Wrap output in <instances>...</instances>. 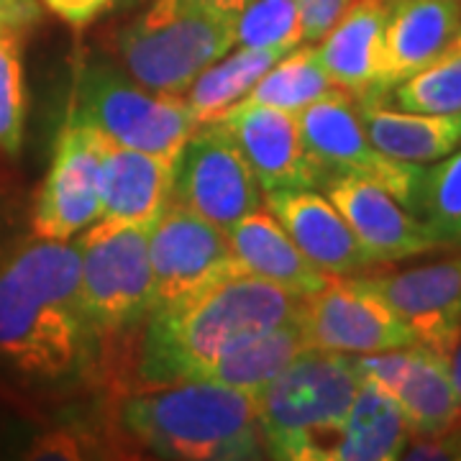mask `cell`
<instances>
[{"label": "cell", "mask_w": 461, "mask_h": 461, "mask_svg": "<svg viewBox=\"0 0 461 461\" xmlns=\"http://www.w3.org/2000/svg\"><path fill=\"white\" fill-rule=\"evenodd\" d=\"M412 433L393 397L362 382L346 415L333 461L402 459Z\"/></svg>", "instance_id": "obj_23"}, {"label": "cell", "mask_w": 461, "mask_h": 461, "mask_svg": "<svg viewBox=\"0 0 461 461\" xmlns=\"http://www.w3.org/2000/svg\"><path fill=\"white\" fill-rule=\"evenodd\" d=\"M387 14L390 0H348L344 14L315 47L330 83L357 100L375 98Z\"/></svg>", "instance_id": "obj_19"}, {"label": "cell", "mask_w": 461, "mask_h": 461, "mask_svg": "<svg viewBox=\"0 0 461 461\" xmlns=\"http://www.w3.org/2000/svg\"><path fill=\"white\" fill-rule=\"evenodd\" d=\"M323 190L375 264L402 262L438 249L429 229L375 182L336 175L323 182Z\"/></svg>", "instance_id": "obj_15"}, {"label": "cell", "mask_w": 461, "mask_h": 461, "mask_svg": "<svg viewBox=\"0 0 461 461\" xmlns=\"http://www.w3.org/2000/svg\"><path fill=\"white\" fill-rule=\"evenodd\" d=\"M149 259L157 308L175 305L241 272L229 233L203 215L169 203L149 230Z\"/></svg>", "instance_id": "obj_11"}, {"label": "cell", "mask_w": 461, "mask_h": 461, "mask_svg": "<svg viewBox=\"0 0 461 461\" xmlns=\"http://www.w3.org/2000/svg\"><path fill=\"white\" fill-rule=\"evenodd\" d=\"M461 26V0H390L375 98L420 72Z\"/></svg>", "instance_id": "obj_17"}, {"label": "cell", "mask_w": 461, "mask_h": 461, "mask_svg": "<svg viewBox=\"0 0 461 461\" xmlns=\"http://www.w3.org/2000/svg\"><path fill=\"white\" fill-rule=\"evenodd\" d=\"M121 429L157 456L185 461L262 459L257 395L193 379L149 384L121 402Z\"/></svg>", "instance_id": "obj_3"}, {"label": "cell", "mask_w": 461, "mask_h": 461, "mask_svg": "<svg viewBox=\"0 0 461 461\" xmlns=\"http://www.w3.org/2000/svg\"><path fill=\"white\" fill-rule=\"evenodd\" d=\"M259 182L221 121L200 123L175 157L172 203L226 230L262 208Z\"/></svg>", "instance_id": "obj_9"}, {"label": "cell", "mask_w": 461, "mask_h": 461, "mask_svg": "<svg viewBox=\"0 0 461 461\" xmlns=\"http://www.w3.org/2000/svg\"><path fill=\"white\" fill-rule=\"evenodd\" d=\"M229 233L233 257L241 272L259 280L272 282L295 297L315 295L330 282V275L321 272L282 229V223L269 211H254Z\"/></svg>", "instance_id": "obj_20"}, {"label": "cell", "mask_w": 461, "mask_h": 461, "mask_svg": "<svg viewBox=\"0 0 461 461\" xmlns=\"http://www.w3.org/2000/svg\"><path fill=\"white\" fill-rule=\"evenodd\" d=\"M412 436H441L461 418V397L446 362L429 346L412 344L411 359L393 393Z\"/></svg>", "instance_id": "obj_22"}, {"label": "cell", "mask_w": 461, "mask_h": 461, "mask_svg": "<svg viewBox=\"0 0 461 461\" xmlns=\"http://www.w3.org/2000/svg\"><path fill=\"white\" fill-rule=\"evenodd\" d=\"M149 230L100 218L75 236L85 308L103 341L131 333L157 311Z\"/></svg>", "instance_id": "obj_6"}, {"label": "cell", "mask_w": 461, "mask_h": 461, "mask_svg": "<svg viewBox=\"0 0 461 461\" xmlns=\"http://www.w3.org/2000/svg\"><path fill=\"white\" fill-rule=\"evenodd\" d=\"M193 3L205 5V8H211V11H221V14H230V16H236V14L247 5L249 0H193Z\"/></svg>", "instance_id": "obj_36"}, {"label": "cell", "mask_w": 461, "mask_h": 461, "mask_svg": "<svg viewBox=\"0 0 461 461\" xmlns=\"http://www.w3.org/2000/svg\"><path fill=\"white\" fill-rule=\"evenodd\" d=\"M300 300L247 272L157 308L141 326L139 375L147 384L203 379L215 362L300 313Z\"/></svg>", "instance_id": "obj_2"}, {"label": "cell", "mask_w": 461, "mask_h": 461, "mask_svg": "<svg viewBox=\"0 0 461 461\" xmlns=\"http://www.w3.org/2000/svg\"><path fill=\"white\" fill-rule=\"evenodd\" d=\"M100 136L75 111L59 129L51 165L33 205V236L72 241L100 221Z\"/></svg>", "instance_id": "obj_10"}, {"label": "cell", "mask_w": 461, "mask_h": 461, "mask_svg": "<svg viewBox=\"0 0 461 461\" xmlns=\"http://www.w3.org/2000/svg\"><path fill=\"white\" fill-rule=\"evenodd\" d=\"M218 121L226 126L236 147L247 157L264 193L321 187L318 172L303 144L295 113L239 100Z\"/></svg>", "instance_id": "obj_14"}, {"label": "cell", "mask_w": 461, "mask_h": 461, "mask_svg": "<svg viewBox=\"0 0 461 461\" xmlns=\"http://www.w3.org/2000/svg\"><path fill=\"white\" fill-rule=\"evenodd\" d=\"M236 44V16L193 0H151L118 33V54L136 83L182 95L193 80Z\"/></svg>", "instance_id": "obj_5"}, {"label": "cell", "mask_w": 461, "mask_h": 461, "mask_svg": "<svg viewBox=\"0 0 461 461\" xmlns=\"http://www.w3.org/2000/svg\"><path fill=\"white\" fill-rule=\"evenodd\" d=\"M100 162V218L154 226L172 203L175 157L121 147L103 136Z\"/></svg>", "instance_id": "obj_18"}, {"label": "cell", "mask_w": 461, "mask_h": 461, "mask_svg": "<svg viewBox=\"0 0 461 461\" xmlns=\"http://www.w3.org/2000/svg\"><path fill=\"white\" fill-rule=\"evenodd\" d=\"M290 50H251V47H239L230 51L229 57L223 54L208 65L193 85L185 90V103L193 111L198 123H211L218 121L229 108H233L239 100L249 95V90L262 80L269 67H275Z\"/></svg>", "instance_id": "obj_25"}, {"label": "cell", "mask_w": 461, "mask_h": 461, "mask_svg": "<svg viewBox=\"0 0 461 461\" xmlns=\"http://www.w3.org/2000/svg\"><path fill=\"white\" fill-rule=\"evenodd\" d=\"M305 151L313 162L321 187L329 177L354 175L384 187L412 215L423 177V165L397 162L382 154L366 136L359 115V103L341 87L329 90L323 98L297 113Z\"/></svg>", "instance_id": "obj_8"}, {"label": "cell", "mask_w": 461, "mask_h": 461, "mask_svg": "<svg viewBox=\"0 0 461 461\" xmlns=\"http://www.w3.org/2000/svg\"><path fill=\"white\" fill-rule=\"evenodd\" d=\"M29 456L32 459H80L83 454H80L75 436H69L65 430H54L33 444Z\"/></svg>", "instance_id": "obj_34"}, {"label": "cell", "mask_w": 461, "mask_h": 461, "mask_svg": "<svg viewBox=\"0 0 461 461\" xmlns=\"http://www.w3.org/2000/svg\"><path fill=\"white\" fill-rule=\"evenodd\" d=\"M297 5L303 16V39L321 41L323 33L344 14L348 0H297Z\"/></svg>", "instance_id": "obj_31"}, {"label": "cell", "mask_w": 461, "mask_h": 461, "mask_svg": "<svg viewBox=\"0 0 461 461\" xmlns=\"http://www.w3.org/2000/svg\"><path fill=\"white\" fill-rule=\"evenodd\" d=\"M297 0H249L236 14V44L251 50H295L303 44Z\"/></svg>", "instance_id": "obj_29"}, {"label": "cell", "mask_w": 461, "mask_h": 461, "mask_svg": "<svg viewBox=\"0 0 461 461\" xmlns=\"http://www.w3.org/2000/svg\"><path fill=\"white\" fill-rule=\"evenodd\" d=\"M69 111L113 144L165 157H177L200 126L185 98L133 83L105 62L80 72Z\"/></svg>", "instance_id": "obj_7"}, {"label": "cell", "mask_w": 461, "mask_h": 461, "mask_svg": "<svg viewBox=\"0 0 461 461\" xmlns=\"http://www.w3.org/2000/svg\"><path fill=\"white\" fill-rule=\"evenodd\" d=\"M264 205L321 272L351 277L375 267L341 211L315 187L264 193Z\"/></svg>", "instance_id": "obj_16"}, {"label": "cell", "mask_w": 461, "mask_h": 461, "mask_svg": "<svg viewBox=\"0 0 461 461\" xmlns=\"http://www.w3.org/2000/svg\"><path fill=\"white\" fill-rule=\"evenodd\" d=\"M26 123L23 32H0V151L18 157Z\"/></svg>", "instance_id": "obj_30"}, {"label": "cell", "mask_w": 461, "mask_h": 461, "mask_svg": "<svg viewBox=\"0 0 461 461\" xmlns=\"http://www.w3.org/2000/svg\"><path fill=\"white\" fill-rule=\"evenodd\" d=\"M100 346L85 308L75 239L33 236L0 262L3 362L39 382H65L95 369Z\"/></svg>", "instance_id": "obj_1"}, {"label": "cell", "mask_w": 461, "mask_h": 461, "mask_svg": "<svg viewBox=\"0 0 461 461\" xmlns=\"http://www.w3.org/2000/svg\"><path fill=\"white\" fill-rule=\"evenodd\" d=\"M300 323L311 348L330 354H372L415 344L412 330L357 277H330L315 295L300 300Z\"/></svg>", "instance_id": "obj_12"}, {"label": "cell", "mask_w": 461, "mask_h": 461, "mask_svg": "<svg viewBox=\"0 0 461 461\" xmlns=\"http://www.w3.org/2000/svg\"><path fill=\"white\" fill-rule=\"evenodd\" d=\"M438 357H441L446 362V366H448V375L454 379V387H456V393H459L461 397V330L454 336V341L446 346Z\"/></svg>", "instance_id": "obj_35"}, {"label": "cell", "mask_w": 461, "mask_h": 461, "mask_svg": "<svg viewBox=\"0 0 461 461\" xmlns=\"http://www.w3.org/2000/svg\"><path fill=\"white\" fill-rule=\"evenodd\" d=\"M362 387L351 357L308 348L257 395L269 456L333 461L346 415Z\"/></svg>", "instance_id": "obj_4"}, {"label": "cell", "mask_w": 461, "mask_h": 461, "mask_svg": "<svg viewBox=\"0 0 461 461\" xmlns=\"http://www.w3.org/2000/svg\"><path fill=\"white\" fill-rule=\"evenodd\" d=\"M357 280L393 308L415 344L441 354L461 330V257Z\"/></svg>", "instance_id": "obj_13"}, {"label": "cell", "mask_w": 461, "mask_h": 461, "mask_svg": "<svg viewBox=\"0 0 461 461\" xmlns=\"http://www.w3.org/2000/svg\"><path fill=\"white\" fill-rule=\"evenodd\" d=\"M308 348H311V341L305 336L300 313H297L290 321L280 323L277 329L267 330L244 346H239L236 351L226 354L221 362H215L208 369V375L203 379L226 384L249 395H259L287 364L295 362Z\"/></svg>", "instance_id": "obj_24"}, {"label": "cell", "mask_w": 461, "mask_h": 461, "mask_svg": "<svg viewBox=\"0 0 461 461\" xmlns=\"http://www.w3.org/2000/svg\"><path fill=\"white\" fill-rule=\"evenodd\" d=\"M333 87L336 85L330 83L329 72L321 65L315 44L303 41L295 50L287 51L277 65L269 67L267 75L249 90L244 100L297 115Z\"/></svg>", "instance_id": "obj_26"}, {"label": "cell", "mask_w": 461, "mask_h": 461, "mask_svg": "<svg viewBox=\"0 0 461 461\" xmlns=\"http://www.w3.org/2000/svg\"><path fill=\"white\" fill-rule=\"evenodd\" d=\"M357 103L369 141L397 162L433 165L461 149V111L415 113L390 108L379 98Z\"/></svg>", "instance_id": "obj_21"}, {"label": "cell", "mask_w": 461, "mask_h": 461, "mask_svg": "<svg viewBox=\"0 0 461 461\" xmlns=\"http://www.w3.org/2000/svg\"><path fill=\"white\" fill-rule=\"evenodd\" d=\"M41 21V0H0V32H29Z\"/></svg>", "instance_id": "obj_33"}, {"label": "cell", "mask_w": 461, "mask_h": 461, "mask_svg": "<svg viewBox=\"0 0 461 461\" xmlns=\"http://www.w3.org/2000/svg\"><path fill=\"white\" fill-rule=\"evenodd\" d=\"M415 218L438 247H461V149L423 167Z\"/></svg>", "instance_id": "obj_28"}, {"label": "cell", "mask_w": 461, "mask_h": 461, "mask_svg": "<svg viewBox=\"0 0 461 461\" xmlns=\"http://www.w3.org/2000/svg\"><path fill=\"white\" fill-rule=\"evenodd\" d=\"M111 3L113 0H41V5H47L54 16L75 29H83L95 21L105 8H111Z\"/></svg>", "instance_id": "obj_32"}, {"label": "cell", "mask_w": 461, "mask_h": 461, "mask_svg": "<svg viewBox=\"0 0 461 461\" xmlns=\"http://www.w3.org/2000/svg\"><path fill=\"white\" fill-rule=\"evenodd\" d=\"M379 100H390L400 111L415 113L461 111V26L429 65Z\"/></svg>", "instance_id": "obj_27"}]
</instances>
